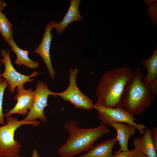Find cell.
Listing matches in <instances>:
<instances>
[{
	"label": "cell",
	"mask_w": 157,
	"mask_h": 157,
	"mask_svg": "<svg viewBox=\"0 0 157 157\" xmlns=\"http://www.w3.org/2000/svg\"><path fill=\"white\" fill-rule=\"evenodd\" d=\"M93 108L97 111L99 119L105 125L111 126L113 122L129 124L134 126L142 135L146 129L141 124H137L133 116L120 107L110 108L104 106L99 103L94 104Z\"/></svg>",
	"instance_id": "8992f818"
},
{
	"label": "cell",
	"mask_w": 157,
	"mask_h": 157,
	"mask_svg": "<svg viewBox=\"0 0 157 157\" xmlns=\"http://www.w3.org/2000/svg\"><path fill=\"white\" fill-rule=\"evenodd\" d=\"M113 157H133L131 150L122 151L116 152Z\"/></svg>",
	"instance_id": "ffe728a7"
},
{
	"label": "cell",
	"mask_w": 157,
	"mask_h": 157,
	"mask_svg": "<svg viewBox=\"0 0 157 157\" xmlns=\"http://www.w3.org/2000/svg\"><path fill=\"white\" fill-rule=\"evenodd\" d=\"M7 123L0 126V157H15L19 155L22 146L21 143L14 138L16 130L22 125L30 124L36 127L40 124V121L18 120L17 118L11 116H4Z\"/></svg>",
	"instance_id": "277c9868"
},
{
	"label": "cell",
	"mask_w": 157,
	"mask_h": 157,
	"mask_svg": "<svg viewBox=\"0 0 157 157\" xmlns=\"http://www.w3.org/2000/svg\"><path fill=\"white\" fill-rule=\"evenodd\" d=\"M111 127L115 130L117 133V141L120 146L119 151L129 150L128 143L130 137L134 135L136 128L134 126L127 124L113 122Z\"/></svg>",
	"instance_id": "8fae6325"
},
{
	"label": "cell",
	"mask_w": 157,
	"mask_h": 157,
	"mask_svg": "<svg viewBox=\"0 0 157 157\" xmlns=\"http://www.w3.org/2000/svg\"><path fill=\"white\" fill-rule=\"evenodd\" d=\"M7 81L3 78H0V125L4 124L3 114L2 112V104L5 90L8 86Z\"/></svg>",
	"instance_id": "d6986e66"
},
{
	"label": "cell",
	"mask_w": 157,
	"mask_h": 157,
	"mask_svg": "<svg viewBox=\"0 0 157 157\" xmlns=\"http://www.w3.org/2000/svg\"><path fill=\"white\" fill-rule=\"evenodd\" d=\"M133 74V70L128 65L106 71L95 89L97 102L107 107H119L124 88Z\"/></svg>",
	"instance_id": "7a4b0ae2"
},
{
	"label": "cell",
	"mask_w": 157,
	"mask_h": 157,
	"mask_svg": "<svg viewBox=\"0 0 157 157\" xmlns=\"http://www.w3.org/2000/svg\"><path fill=\"white\" fill-rule=\"evenodd\" d=\"M1 65L0 64V66H1Z\"/></svg>",
	"instance_id": "4316f807"
},
{
	"label": "cell",
	"mask_w": 157,
	"mask_h": 157,
	"mask_svg": "<svg viewBox=\"0 0 157 157\" xmlns=\"http://www.w3.org/2000/svg\"><path fill=\"white\" fill-rule=\"evenodd\" d=\"M13 28L12 24L0 10V33L5 42L13 38Z\"/></svg>",
	"instance_id": "e0dca14e"
},
{
	"label": "cell",
	"mask_w": 157,
	"mask_h": 157,
	"mask_svg": "<svg viewBox=\"0 0 157 157\" xmlns=\"http://www.w3.org/2000/svg\"><path fill=\"white\" fill-rule=\"evenodd\" d=\"M64 128L68 132L69 136L58 150L57 153L61 157H74L82 152H88L94 147L98 138L110 132L102 123L96 127L81 128L72 120L65 123Z\"/></svg>",
	"instance_id": "6da1fadb"
},
{
	"label": "cell",
	"mask_w": 157,
	"mask_h": 157,
	"mask_svg": "<svg viewBox=\"0 0 157 157\" xmlns=\"http://www.w3.org/2000/svg\"><path fill=\"white\" fill-rule=\"evenodd\" d=\"M131 151L133 157H146L145 155L136 149H133Z\"/></svg>",
	"instance_id": "603a6c76"
},
{
	"label": "cell",
	"mask_w": 157,
	"mask_h": 157,
	"mask_svg": "<svg viewBox=\"0 0 157 157\" xmlns=\"http://www.w3.org/2000/svg\"><path fill=\"white\" fill-rule=\"evenodd\" d=\"M15 157H23L22 156H19V155H18V156H16Z\"/></svg>",
	"instance_id": "484cf974"
},
{
	"label": "cell",
	"mask_w": 157,
	"mask_h": 157,
	"mask_svg": "<svg viewBox=\"0 0 157 157\" xmlns=\"http://www.w3.org/2000/svg\"><path fill=\"white\" fill-rule=\"evenodd\" d=\"M150 134V130L146 129L141 138L136 136L134 138L133 144L135 148L139 150L146 157H157V151L152 143Z\"/></svg>",
	"instance_id": "4fadbf2b"
},
{
	"label": "cell",
	"mask_w": 157,
	"mask_h": 157,
	"mask_svg": "<svg viewBox=\"0 0 157 157\" xmlns=\"http://www.w3.org/2000/svg\"><path fill=\"white\" fill-rule=\"evenodd\" d=\"M151 131V138L152 143L157 151V127L153 128Z\"/></svg>",
	"instance_id": "44dd1931"
},
{
	"label": "cell",
	"mask_w": 157,
	"mask_h": 157,
	"mask_svg": "<svg viewBox=\"0 0 157 157\" xmlns=\"http://www.w3.org/2000/svg\"><path fill=\"white\" fill-rule=\"evenodd\" d=\"M34 91L35 96L32 106L26 117L23 120L33 121L37 119L43 122L47 120L44 113V110L48 105V98L49 95L54 97V92L48 88V85L43 81H38Z\"/></svg>",
	"instance_id": "ba28073f"
},
{
	"label": "cell",
	"mask_w": 157,
	"mask_h": 157,
	"mask_svg": "<svg viewBox=\"0 0 157 157\" xmlns=\"http://www.w3.org/2000/svg\"><path fill=\"white\" fill-rule=\"evenodd\" d=\"M7 42L11 47V50L16 56L17 58L14 61L16 65L19 66L24 65L32 69H35L39 67L40 64L38 62L32 60L29 57V51L20 48L16 44L13 38L9 40Z\"/></svg>",
	"instance_id": "9a60e30c"
},
{
	"label": "cell",
	"mask_w": 157,
	"mask_h": 157,
	"mask_svg": "<svg viewBox=\"0 0 157 157\" xmlns=\"http://www.w3.org/2000/svg\"><path fill=\"white\" fill-rule=\"evenodd\" d=\"M10 51L5 49L2 50L1 54L2 58L0 60L1 63L4 64L5 70L2 73H0V77H3L8 82L9 91L12 94L15 92V88L24 86L26 82H33L36 77L40 73L34 71L30 75H24L18 72L13 66L10 56Z\"/></svg>",
	"instance_id": "52a82bcc"
},
{
	"label": "cell",
	"mask_w": 157,
	"mask_h": 157,
	"mask_svg": "<svg viewBox=\"0 0 157 157\" xmlns=\"http://www.w3.org/2000/svg\"><path fill=\"white\" fill-rule=\"evenodd\" d=\"M117 142L116 137L106 139L94 145L87 153L78 157H113V148Z\"/></svg>",
	"instance_id": "5bb4252c"
},
{
	"label": "cell",
	"mask_w": 157,
	"mask_h": 157,
	"mask_svg": "<svg viewBox=\"0 0 157 157\" xmlns=\"http://www.w3.org/2000/svg\"><path fill=\"white\" fill-rule=\"evenodd\" d=\"M148 5L147 13L151 20L152 24L157 25V0H144Z\"/></svg>",
	"instance_id": "ac0fdd59"
},
{
	"label": "cell",
	"mask_w": 157,
	"mask_h": 157,
	"mask_svg": "<svg viewBox=\"0 0 157 157\" xmlns=\"http://www.w3.org/2000/svg\"><path fill=\"white\" fill-rule=\"evenodd\" d=\"M155 97L157 95V79L154 81L148 88Z\"/></svg>",
	"instance_id": "7402d4cb"
},
{
	"label": "cell",
	"mask_w": 157,
	"mask_h": 157,
	"mask_svg": "<svg viewBox=\"0 0 157 157\" xmlns=\"http://www.w3.org/2000/svg\"><path fill=\"white\" fill-rule=\"evenodd\" d=\"M79 69L77 68L70 69L68 87L62 92H54V97L59 96L63 100L69 102L76 108L91 110L93 108V101L81 91L77 84L76 78Z\"/></svg>",
	"instance_id": "5b68a950"
},
{
	"label": "cell",
	"mask_w": 157,
	"mask_h": 157,
	"mask_svg": "<svg viewBox=\"0 0 157 157\" xmlns=\"http://www.w3.org/2000/svg\"><path fill=\"white\" fill-rule=\"evenodd\" d=\"M142 64L147 69L146 76L143 79L144 85L148 88L157 79V47L155 48L152 55L148 58L143 60Z\"/></svg>",
	"instance_id": "2e32d148"
},
{
	"label": "cell",
	"mask_w": 157,
	"mask_h": 157,
	"mask_svg": "<svg viewBox=\"0 0 157 157\" xmlns=\"http://www.w3.org/2000/svg\"><path fill=\"white\" fill-rule=\"evenodd\" d=\"M57 23L56 21H51L46 25L41 42L38 46L33 51L34 53L38 54L41 57L47 69L50 76L53 80L54 79L56 73L53 67L50 56V48L53 37L51 32Z\"/></svg>",
	"instance_id": "9c48e42d"
},
{
	"label": "cell",
	"mask_w": 157,
	"mask_h": 157,
	"mask_svg": "<svg viewBox=\"0 0 157 157\" xmlns=\"http://www.w3.org/2000/svg\"><path fill=\"white\" fill-rule=\"evenodd\" d=\"M144 76L141 70H133L131 77L125 87L120 107L133 115L142 114L153 104L155 96L143 82Z\"/></svg>",
	"instance_id": "3957f363"
},
{
	"label": "cell",
	"mask_w": 157,
	"mask_h": 157,
	"mask_svg": "<svg viewBox=\"0 0 157 157\" xmlns=\"http://www.w3.org/2000/svg\"><path fill=\"white\" fill-rule=\"evenodd\" d=\"M31 157H41L39 155L38 151L35 149H33L32 154Z\"/></svg>",
	"instance_id": "d4e9b609"
},
{
	"label": "cell",
	"mask_w": 157,
	"mask_h": 157,
	"mask_svg": "<svg viewBox=\"0 0 157 157\" xmlns=\"http://www.w3.org/2000/svg\"><path fill=\"white\" fill-rule=\"evenodd\" d=\"M6 3L3 0H0V10L1 11L6 7Z\"/></svg>",
	"instance_id": "cb8c5ba5"
},
{
	"label": "cell",
	"mask_w": 157,
	"mask_h": 157,
	"mask_svg": "<svg viewBox=\"0 0 157 157\" xmlns=\"http://www.w3.org/2000/svg\"><path fill=\"white\" fill-rule=\"evenodd\" d=\"M81 0H71L68 10L63 19L58 23L55 28L57 34L62 33L70 23L75 21H81L83 18L81 16L79 11Z\"/></svg>",
	"instance_id": "7c38bea8"
},
{
	"label": "cell",
	"mask_w": 157,
	"mask_h": 157,
	"mask_svg": "<svg viewBox=\"0 0 157 157\" xmlns=\"http://www.w3.org/2000/svg\"><path fill=\"white\" fill-rule=\"evenodd\" d=\"M24 86L17 88V93L14 98V100L17 101V103L8 112L3 114V117L14 114H18L23 117L27 114L28 110L31 109L33 104L35 94L32 88L25 89Z\"/></svg>",
	"instance_id": "30bf717a"
}]
</instances>
